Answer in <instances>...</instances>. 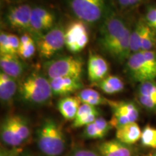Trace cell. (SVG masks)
<instances>
[{
  "instance_id": "27",
  "label": "cell",
  "mask_w": 156,
  "mask_h": 156,
  "mask_svg": "<svg viewBox=\"0 0 156 156\" xmlns=\"http://www.w3.org/2000/svg\"><path fill=\"white\" fill-rule=\"evenodd\" d=\"M83 136L86 139L90 140H98L102 139L106 136V134L103 133L96 126L94 122L91 124L85 126V129L83 131Z\"/></svg>"
},
{
  "instance_id": "37",
  "label": "cell",
  "mask_w": 156,
  "mask_h": 156,
  "mask_svg": "<svg viewBox=\"0 0 156 156\" xmlns=\"http://www.w3.org/2000/svg\"><path fill=\"white\" fill-rule=\"evenodd\" d=\"M17 152L16 150H6V149H2L1 153H0V156H17Z\"/></svg>"
},
{
  "instance_id": "14",
  "label": "cell",
  "mask_w": 156,
  "mask_h": 156,
  "mask_svg": "<svg viewBox=\"0 0 156 156\" xmlns=\"http://www.w3.org/2000/svg\"><path fill=\"white\" fill-rule=\"evenodd\" d=\"M0 67L2 72L15 79L24 71V64L15 54H0Z\"/></svg>"
},
{
  "instance_id": "34",
  "label": "cell",
  "mask_w": 156,
  "mask_h": 156,
  "mask_svg": "<svg viewBox=\"0 0 156 156\" xmlns=\"http://www.w3.org/2000/svg\"><path fill=\"white\" fill-rule=\"evenodd\" d=\"M68 156H100L99 154L93 151L84 148H77L72 151Z\"/></svg>"
},
{
  "instance_id": "40",
  "label": "cell",
  "mask_w": 156,
  "mask_h": 156,
  "mask_svg": "<svg viewBox=\"0 0 156 156\" xmlns=\"http://www.w3.org/2000/svg\"><path fill=\"white\" fill-rule=\"evenodd\" d=\"M10 1H20V0H10Z\"/></svg>"
},
{
  "instance_id": "35",
  "label": "cell",
  "mask_w": 156,
  "mask_h": 156,
  "mask_svg": "<svg viewBox=\"0 0 156 156\" xmlns=\"http://www.w3.org/2000/svg\"><path fill=\"white\" fill-rule=\"evenodd\" d=\"M9 44H10L12 54L17 55V54H18L19 48H20V38H18V37L15 36L14 34H9Z\"/></svg>"
},
{
  "instance_id": "9",
  "label": "cell",
  "mask_w": 156,
  "mask_h": 156,
  "mask_svg": "<svg viewBox=\"0 0 156 156\" xmlns=\"http://www.w3.org/2000/svg\"><path fill=\"white\" fill-rule=\"evenodd\" d=\"M126 66L132 79L140 83L153 81L156 78L155 73L142 51L132 54L126 60Z\"/></svg>"
},
{
  "instance_id": "36",
  "label": "cell",
  "mask_w": 156,
  "mask_h": 156,
  "mask_svg": "<svg viewBox=\"0 0 156 156\" xmlns=\"http://www.w3.org/2000/svg\"><path fill=\"white\" fill-rule=\"evenodd\" d=\"M143 1L144 0H117V2L123 8H129L135 7Z\"/></svg>"
},
{
  "instance_id": "4",
  "label": "cell",
  "mask_w": 156,
  "mask_h": 156,
  "mask_svg": "<svg viewBox=\"0 0 156 156\" xmlns=\"http://www.w3.org/2000/svg\"><path fill=\"white\" fill-rule=\"evenodd\" d=\"M83 63L80 58L64 56L46 62L44 68L49 80L58 77H74L80 79Z\"/></svg>"
},
{
  "instance_id": "30",
  "label": "cell",
  "mask_w": 156,
  "mask_h": 156,
  "mask_svg": "<svg viewBox=\"0 0 156 156\" xmlns=\"http://www.w3.org/2000/svg\"><path fill=\"white\" fill-rule=\"evenodd\" d=\"M0 54H12L11 51L9 34L1 31L0 34Z\"/></svg>"
},
{
  "instance_id": "10",
  "label": "cell",
  "mask_w": 156,
  "mask_h": 156,
  "mask_svg": "<svg viewBox=\"0 0 156 156\" xmlns=\"http://www.w3.org/2000/svg\"><path fill=\"white\" fill-rule=\"evenodd\" d=\"M32 8L27 4L12 6L6 14V20L13 28L18 30H30V23Z\"/></svg>"
},
{
  "instance_id": "6",
  "label": "cell",
  "mask_w": 156,
  "mask_h": 156,
  "mask_svg": "<svg viewBox=\"0 0 156 156\" xmlns=\"http://www.w3.org/2000/svg\"><path fill=\"white\" fill-rule=\"evenodd\" d=\"M69 5L78 20L84 23H96L105 12V0H69Z\"/></svg>"
},
{
  "instance_id": "22",
  "label": "cell",
  "mask_w": 156,
  "mask_h": 156,
  "mask_svg": "<svg viewBox=\"0 0 156 156\" xmlns=\"http://www.w3.org/2000/svg\"><path fill=\"white\" fill-rule=\"evenodd\" d=\"M146 25H147V23H146L145 21H140L136 25L134 30L131 32V36H130V48H131L132 54L140 51L142 40V38H143L144 31H145Z\"/></svg>"
},
{
  "instance_id": "29",
  "label": "cell",
  "mask_w": 156,
  "mask_h": 156,
  "mask_svg": "<svg viewBox=\"0 0 156 156\" xmlns=\"http://www.w3.org/2000/svg\"><path fill=\"white\" fill-rule=\"evenodd\" d=\"M99 116V112L92 113V114L87 115V116L82 117L80 119H77L73 121V126L75 128H79L82 126H86L88 124L93 123Z\"/></svg>"
},
{
  "instance_id": "2",
  "label": "cell",
  "mask_w": 156,
  "mask_h": 156,
  "mask_svg": "<svg viewBox=\"0 0 156 156\" xmlns=\"http://www.w3.org/2000/svg\"><path fill=\"white\" fill-rule=\"evenodd\" d=\"M36 142L46 156H60L65 151L66 140L61 126L51 119L45 120L38 129Z\"/></svg>"
},
{
  "instance_id": "38",
  "label": "cell",
  "mask_w": 156,
  "mask_h": 156,
  "mask_svg": "<svg viewBox=\"0 0 156 156\" xmlns=\"http://www.w3.org/2000/svg\"><path fill=\"white\" fill-rule=\"evenodd\" d=\"M147 156H156V151L151 152V153H150L149 155H147Z\"/></svg>"
},
{
  "instance_id": "32",
  "label": "cell",
  "mask_w": 156,
  "mask_h": 156,
  "mask_svg": "<svg viewBox=\"0 0 156 156\" xmlns=\"http://www.w3.org/2000/svg\"><path fill=\"white\" fill-rule=\"evenodd\" d=\"M145 21L156 32V7H151L148 8L145 14Z\"/></svg>"
},
{
  "instance_id": "19",
  "label": "cell",
  "mask_w": 156,
  "mask_h": 156,
  "mask_svg": "<svg viewBox=\"0 0 156 156\" xmlns=\"http://www.w3.org/2000/svg\"><path fill=\"white\" fill-rule=\"evenodd\" d=\"M95 85L103 93L108 95L119 93L124 90V84L119 77L115 75H108L102 80L95 83Z\"/></svg>"
},
{
  "instance_id": "25",
  "label": "cell",
  "mask_w": 156,
  "mask_h": 156,
  "mask_svg": "<svg viewBox=\"0 0 156 156\" xmlns=\"http://www.w3.org/2000/svg\"><path fill=\"white\" fill-rule=\"evenodd\" d=\"M156 46V32L147 24L144 31L141 44V51H152Z\"/></svg>"
},
{
  "instance_id": "24",
  "label": "cell",
  "mask_w": 156,
  "mask_h": 156,
  "mask_svg": "<svg viewBox=\"0 0 156 156\" xmlns=\"http://www.w3.org/2000/svg\"><path fill=\"white\" fill-rule=\"evenodd\" d=\"M104 142L116 156H134L131 148L117 140H108Z\"/></svg>"
},
{
  "instance_id": "15",
  "label": "cell",
  "mask_w": 156,
  "mask_h": 156,
  "mask_svg": "<svg viewBox=\"0 0 156 156\" xmlns=\"http://www.w3.org/2000/svg\"><path fill=\"white\" fill-rule=\"evenodd\" d=\"M142 130L136 122H132L116 129V138L125 145H130L141 139Z\"/></svg>"
},
{
  "instance_id": "26",
  "label": "cell",
  "mask_w": 156,
  "mask_h": 156,
  "mask_svg": "<svg viewBox=\"0 0 156 156\" xmlns=\"http://www.w3.org/2000/svg\"><path fill=\"white\" fill-rule=\"evenodd\" d=\"M142 145L145 147L156 149V128L147 125L142 131Z\"/></svg>"
},
{
  "instance_id": "7",
  "label": "cell",
  "mask_w": 156,
  "mask_h": 156,
  "mask_svg": "<svg viewBox=\"0 0 156 156\" xmlns=\"http://www.w3.org/2000/svg\"><path fill=\"white\" fill-rule=\"evenodd\" d=\"M65 46L69 51L78 53L88 44L89 36L86 25L83 21H73L65 29Z\"/></svg>"
},
{
  "instance_id": "18",
  "label": "cell",
  "mask_w": 156,
  "mask_h": 156,
  "mask_svg": "<svg viewBox=\"0 0 156 156\" xmlns=\"http://www.w3.org/2000/svg\"><path fill=\"white\" fill-rule=\"evenodd\" d=\"M0 132L2 141L5 145L12 147H17L23 144L22 140L16 133L10 116L6 117L2 122Z\"/></svg>"
},
{
  "instance_id": "31",
  "label": "cell",
  "mask_w": 156,
  "mask_h": 156,
  "mask_svg": "<svg viewBox=\"0 0 156 156\" xmlns=\"http://www.w3.org/2000/svg\"><path fill=\"white\" fill-rule=\"evenodd\" d=\"M99 112L98 109L97 107L90 106V105L85 104V103H82L80 106L78 112L76 115V117L75 119H80L82 117H84L87 115L92 114V113Z\"/></svg>"
},
{
  "instance_id": "3",
  "label": "cell",
  "mask_w": 156,
  "mask_h": 156,
  "mask_svg": "<svg viewBox=\"0 0 156 156\" xmlns=\"http://www.w3.org/2000/svg\"><path fill=\"white\" fill-rule=\"evenodd\" d=\"M18 91L23 101L33 104H44L53 95L50 80L38 73L30 74L23 80Z\"/></svg>"
},
{
  "instance_id": "21",
  "label": "cell",
  "mask_w": 156,
  "mask_h": 156,
  "mask_svg": "<svg viewBox=\"0 0 156 156\" xmlns=\"http://www.w3.org/2000/svg\"><path fill=\"white\" fill-rule=\"evenodd\" d=\"M20 48L18 55L20 57L27 59L34 56L36 50V44L31 37L28 34H24L20 38Z\"/></svg>"
},
{
  "instance_id": "5",
  "label": "cell",
  "mask_w": 156,
  "mask_h": 156,
  "mask_svg": "<svg viewBox=\"0 0 156 156\" xmlns=\"http://www.w3.org/2000/svg\"><path fill=\"white\" fill-rule=\"evenodd\" d=\"M65 29L56 26L40 36L36 41V48L41 58H48L65 46Z\"/></svg>"
},
{
  "instance_id": "12",
  "label": "cell",
  "mask_w": 156,
  "mask_h": 156,
  "mask_svg": "<svg viewBox=\"0 0 156 156\" xmlns=\"http://www.w3.org/2000/svg\"><path fill=\"white\" fill-rule=\"evenodd\" d=\"M109 65L106 59L96 54H91L87 62V76L90 81L97 83L108 76Z\"/></svg>"
},
{
  "instance_id": "11",
  "label": "cell",
  "mask_w": 156,
  "mask_h": 156,
  "mask_svg": "<svg viewBox=\"0 0 156 156\" xmlns=\"http://www.w3.org/2000/svg\"><path fill=\"white\" fill-rule=\"evenodd\" d=\"M55 16L54 13L42 7L32 8L30 23V30L35 33H41L49 30L53 27Z\"/></svg>"
},
{
  "instance_id": "33",
  "label": "cell",
  "mask_w": 156,
  "mask_h": 156,
  "mask_svg": "<svg viewBox=\"0 0 156 156\" xmlns=\"http://www.w3.org/2000/svg\"><path fill=\"white\" fill-rule=\"evenodd\" d=\"M139 101L145 108L150 110H156V99L143 96V95H139Z\"/></svg>"
},
{
  "instance_id": "8",
  "label": "cell",
  "mask_w": 156,
  "mask_h": 156,
  "mask_svg": "<svg viewBox=\"0 0 156 156\" xmlns=\"http://www.w3.org/2000/svg\"><path fill=\"white\" fill-rule=\"evenodd\" d=\"M108 105L112 110V117L109 121L112 127L117 129L138 119L139 111L134 103L108 100Z\"/></svg>"
},
{
  "instance_id": "23",
  "label": "cell",
  "mask_w": 156,
  "mask_h": 156,
  "mask_svg": "<svg viewBox=\"0 0 156 156\" xmlns=\"http://www.w3.org/2000/svg\"><path fill=\"white\" fill-rule=\"evenodd\" d=\"M10 116L17 134L23 142H25L29 137L30 133V128L26 120L22 116L17 115H13Z\"/></svg>"
},
{
  "instance_id": "13",
  "label": "cell",
  "mask_w": 156,
  "mask_h": 156,
  "mask_svg": "<svg viewBox=\"0 0 156 156\" xmlns=\"http://www.w3.org/2000/svg\"><path fill=\"white\" fill-rule=\"evenodd\" d=\"M53 95H67L80 90L83 87L80 79L74 77H58L50 80Z\"/></svg>"
},
{
  "instance_id": "1",
  "label": "cell",
  "mask_w": 156,
  "mask_h": 156,
  "mask_svg": "<svg viewBox=\"0 0 156 156\" xmlns=\"http://www.w3.org/2000/svg\"><path fill=\"white\" fill-rule=\"evenodd\" d=\"M130 36L131 31L122 20L111 15L105 20L101 27L100 45L117 61L124 62L132 54Z\"/></svg>"
},
{
  "instance_id": "17",
  "label": "cell",
  "mask_w": 156,
  "mask_h": 156,
  "mask_svg": "<svg viewBox=\"0 0 156 156\" xmlns=\"http://www.w3.org/2000/svg\"><path fill=\"white\" fill-rule=\"evenodd\" d=\"M18 86L15 78L6 75L3 72L0 73V99L4 103H11L16 93Z\"/></svg>"
},
{
  "instance_id": "20",
  "label": "cell",
  "mask_w": 156,
  "mask_h": 156,
  "mask_svg": "<svg viewBox=\"0 0 156 156\" xmlns=\"http://www.w3.org/2000/svg\"><path fill=\"white\" fill-rule=\"evenodd\" d=\"M77 96L82 103H85L95 107L108 103V99L103 97L97 90L91 88L82 89L78 93Z\"/></svg>"
},
{
  "instance_id": "16",
  "label": "cell",
  "mask_w": 156,
  "mask_h": 156,
  "mask_svg": "<svg viewBox=\"0 0 156 156\" xmlns=\"http://www.w3.org/2000/svg\"><path fill=\"white\" fill-rule=\"evenodd\" d=\"M81 104L77 96H65L58 101L57 108L65 119L74 121Z\"/></svg>"
},
{
  "instance_id": "28",
  "label": "cell",
  "mask_w": 156,
  "mask_h": 156,
  "mask_svg": "<svg viewBox=\"0 0 156 156\" xmlns=\"http://www.w3.org/2000/svg\"><path fill=\"white\" fill-rule=\"evenodd\" d=\"M139 95L149 97L156 99V83L153 81H147L140 84L139 87Z\"/></svg>"
},
{
  "instance_id": "39",
  "label": "cell",
  "mask_w": 156,
  "mask_h": 156,
  "mask_svg": "<svg viewBox=\"0 0 156 156\" xmlns=\"http://www.w3.org/2000/svg\"><path fill=\"white\" fill-rule=\"evenodd\" d=\"M20 156H34V155H30V154H24V155H20Z\"/></svg>"
}]
</instances>
